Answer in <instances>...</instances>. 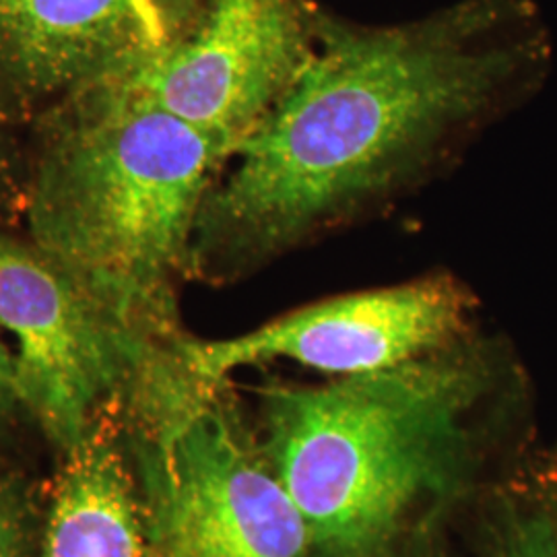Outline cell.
I'll list each match as a JSON object with an SVG mask.
<instances>
[{
	"label": "cell",
	"mask_w": 557,
	"mask_h": 557,
	"mask_svg": "<svg viewBox=\"0 0 557 557\" xmlns=\"http://www.w3.org/2000/svg\"><path fill=\"white\" fill-rule=\"evenodd\" d=\"M38 557H153L145 498L98 430L69 448Z\"/></svg>",
	"instance_id": "9"
},
{
	"label": "cell",
	"mask_w": 557,
	"mask_h": 557,
	"mask_svg": "<svg viewBox=\"0 0 557 557\" xmlns=\"http://www.w3.org/2000/svg\"><path fill=\"white\" fill-rule=\"evenodd\" d=\"M498 356L475 337L388 370L260 391L259 440L314 557H419L465 498Z\"/></svg>",
	"instance_id": "2"
},
{
	"label": "cell",
	"mask_w": 557,
	"mask_h": 557,
	"mask_svg": "<svg viewBox=\"0 0 557 557\" xmlns=\"http://www.w3.org/2000/svg\"><path fill=\"white\" fill-rule=\"evenodd\" d=\"M475 299L453 275L345 294L298 308L244 335L182 337L200 379L227 382L238 368L294 361L333 379L388 370L473 335Z\"/></svg>",
	"instance_id": "6"
},
{
	"label": "cell",
	"mask_w": 557,
	"mask_h": 557,
	"mask_svg": "<svg viewBox=\"0 0 557 557\" xmlns=\"http://www.w3.org/2000/svg\"><path fill=\"white\" fill-rule=\"evenodd\" d=\"M17 382H15V363H13V354L0 338V411L17 405Z\"/></svg>",
	"instance_id": "11"
},
{
	"label": "cell",
	"mask_w": 557,
	"mask_h": 557,
	"mask_svg": "<svg viewBox=\"0 0 557 557\" xmlns=\"http://www.w3.org/2000/svg\"><path fill=\"white\" fill-rule=\"evenodd\" d=\"M32 182V244L122 329L174 335L218 140L124 79L71 98Z\"/></svg>",
	"instance_id": "3"
},
{
	"label": "cell",
	"mask_w": 557,
	"mask_h": 557,
	"mask_svg": "<svg viewBox=\"0 0 557 557\" xmlns=\"http://www.w3.org/2000/svg\"><path fill=\"white\" fill-rule=\"evenodd\" d=\"M319 7L312 0H199L178 38L120 79L230 156L304 73Z\"/></svg>",
	"instance_id": "5"
},
{
	"label": "cell",
	"mask_w": 557,
	"mask_h": 557,
	"mask_svg": "<svg viewBox=\"0 0 557 557\" xmlns=\"http://www.w3.org/2000/svg\"><path fill=\"white\" fill-rule=\"evenodd\" d=\"M490 557H557V524L549 517L518 518L499 535Z\"/></svg>",
	"instance_id": "10"
},
{
	"label": "cell",
	"mask_w": 557,
	"mask_h": 557,
	"mask_svg": "<svg viewBox=\"0 0 557 557\" xmlns=\"http://www.w3.org/2000/svg\"><path fill=\"white\" fill-rule=\"evenodd\" d=\"M126 388L145 421L153 557H314L298 504L227 382L200 379L176 341L149 347Z\"/></svg>",
	"instance_id": "4"
},
{
	"label": "cell",
	"mask_w": 557,
	"mask_h": 557,
	"mask_svg": "<svg viewBox=\"0 0 557 557\" xmlns=\"http://www.w3.org/2000/svg\"><path fill=\"white\" fill-rule=\"evenodd\" d=\"M547 59L529 0L376 25L319 7L304 73L207 190L190 275L242 277L382 215L465 158Z\"/></svg>",
	"instance_id": "1"
},
{
	"label": "cell",
	"mask_w": 557,
	"mask_h": 557,
	"mask_svg": "<svg viewBox=\"0 0 557 557\" xmlns=\"http://www.w3.org/2000/svg\"><path fill=\"white\" fill-rule=\"evenodd\" d=\"M20 556V535H17V524L9 512L0 508V557Z\"/></svg>",
	"instance_id": "12"
},
{
	"label": "cell",
	"mask_w": 557,
	"mask_h": 557,
	"mask_svg": "<svg viewBox=\"0 0 557 557\" xmlns=\"http://www.w3.org/2000/svg\"><path fill=\"white\" fill-rule=\"evenodd\" d=\"M199 0H0V85L27 100L120 79L178 38Z\"/></svg>",
	"instance_id": "8"
},
{
	"label": "cell",
	"mask_w": 557,
	"mask_h": 557,
	"mask_svg": "<svg viewBox=\"0 0 557 557\" xmlns=\"http://www.w3.org/2000/svg\"><path fill=\"white\" fill-rule=\"evenodd\" d=\"M0 329L15 338L21 405L66 450L101 400L124 388L139 335L122 329L34 244L0 232Z\"/></svg>",
	"instance_id": "7"
}]
</instances>
